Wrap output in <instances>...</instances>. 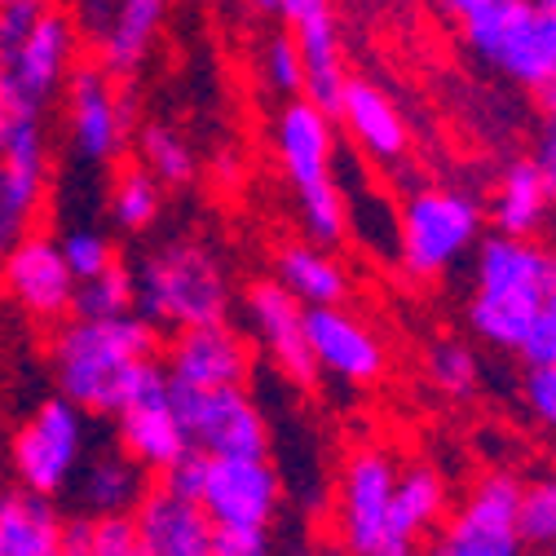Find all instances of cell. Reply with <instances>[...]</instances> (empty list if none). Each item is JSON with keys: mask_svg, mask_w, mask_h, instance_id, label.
Here are the masks:
<instances>
[{"mask_svg": "<svg viewBox=\"0 0 556 556\" xmlns=\"http://www.w3.org/2000/svg\"><path fill=\"white\" fill-rule=\"evenodd\" d=\"M132 526L147 556H213L217 547V526L203 504L168 491L164 481L147 485L142 504L132 508Z\"/></svg>", "mask_w": 556, "mask_h": 556, "instance_id": "19", "label": "cell"}, {"mask_svg": "<svg viewBox=\"0 0 556 556\" xmlns=\"http://www.w3.org/2000/svg\"><path fill=\"white\" fill-rule=\"evenodd\" d=\"M76 49H80V27L72 14L49 10L5 58V76H10V93L18 102L31 106H49V98L62 93L66 76L76 66Z\"/></svg>", "mask_w": 556, "mask_h": 556, "instance_id": "17", "label": "cell"}, {"mask_svg": "<svg viewBox=\"0 0 556 556\" xmlns=\"http://www.w3.org/2000/svg\"><path fill=\"white\" fill-rule=\"evenodd\" d=\"M485 207L459 186H420L397 213V261L410 278H442L481 243Z\"/></svg>", "mask_w": 556, "mask_h": 556, "instance_id": "5", "label": "cell"}, {"mask_svg": "<svg viewBox=\"0 0 556 556\" xmlns=\"http://www.w3.org/2000/svg\"><path fill=\"white\" fill-rule=\"evenodd\" d=\"M168 393H173L177 420L194 451H203V455H269V420L261 415L248 384L190 389V384L168 380Z\"/></svg>", "mask_w": 556, "mask_h": 556, "instance_id": "9", "label": "cell"}, {"mask_svg": "<svg viewBox=\"0 0 556 556\" xmlns=\"http://www.w3.org/2000/svg\"><path fill=\"white\" fill-rule=\"evenodd\" d=\"M543 556H556V547H547V552H543Z\"/></svg>", "mask_w": 556, "mask_h": 556, "instance_id": "50", "label": "cell"}, {"mask_svg": "<svg viewBox=\"0 0 556 556\" xmlns=\"http://www.w3.org/2000/svg\"><path fill=\"white\" fill-rule=\"evenodd\" d=\"M164 371L173 384L190 389H226V384H248L252 376V344L248 336L222 318V323H203L164 336Z\"/></svg>", "mask_w": 556, "mask_h": 556, "instance_id": "15", "label": "cell"}, {"mask_svg": "<svg viewBox=\"0 0 556 556\" xmlns=\"http://www.w3.org/2000/svg\"><path fill=\"white\" fill-rule=\"evenodd\" d=\"M521 393H526V406L534 420L556 433V367H526Z\"/></svg>", "mask_w": 556, "mask_h": 556, "instance_id": "35", "label": "cell"}, {"mask_svg": "<svg viewBox=\"0 0 556 556\" xmlns=\"http://www.w3.org/2000/svg\"><path fill=\"white\" fill-rule=\"evenodd\" d=\"M10 98H14V93H10V76H5V62H0V111L10 106Z\"/></svg>", "mask_w": 556, "mask_h": 556, "instance_id": "44", "label": "cell"}, {"mask_svg": "<svg viewBox=\"0 0 556 556\" xmlns=\"http://www.w3.org/2000/svg\"><path fill=\"white\" fill-rule=\"evenodd\" d=\"M539 106H543L547 115H556V80H552L547 89H539Z\"/></svg>", "mask_w": 556, "mask_h": 556, "instance_id": "43", "label": "cell"}, {"mask_svg": "<svg viewBox=\"0 0 556 556\" xmlns=\"http://www.w3.org/2000/svg\"><path fill=\"white\" fill-rule=\"evenodd\" d=\"M517 530L530 552L556 547V472H539L521 481V500H517Z\"/></svg>", "mask_w": 556, "mask_h": 556, "instance_id": "30", "label": "cell"}, {"mask_svg": "<svg viewBox=\"0 0 556 556\" xmlns=\"http://www.w3.org/2000/svg\"><path fill=\"white\" fill-rule=\"evenodd\" d=\"M151 485V472L137 464L128 451H93L85 455L72 491L80 500V513L89 517H119V513H132L137 504H142Z\"/></svg>", "mask_w": 556, "mask_h": 556, "instance_id": "21", "label": "cell"}, {"mask_svg": "<svg viewBox=\"0 0 556 556\" xmlns=\"http://www.w3.org/2000/svg\"><path fill=\"white\" fill-rule=\"evenodd\" d=\"M552 213H556V199H552L543 173L534 168V160L530 155L508 160L500 181H495V194H491L495 230L517 235V239H539L552 226Z\"/></svg>", "mask_w": 556, "mask_h": 556, "instance_id": "22", "label": "cell"}, {"mask_svg": "<svg viewBox=\"0 0 556 556\" xmlns=\"http://www.w3.org/2000/svg\"><path fill=\"white\" fill-rule=\"evenodd\" d=\"M305 331L309 350L318 358V371L344 380V384H376L384 376V344L380 336L340 305H305Z\"/></svg>", "mask_w": 556, "mask_h": 556, "instance_id": "18", "label": "cell"}, {"mask_svg": "<svg viewBox=\"0 0 556 556\" xmlns=\"http://www.w3.org/2000/svg\"><path fill=\"white\" fill-rule=\"evenodd\" d=\"M213 556H278L269 530H217Z\"/></svg>", "mask_w": 556, "mask_h": 556, "instance_id": "38", "label": "cell"}, {"mask_svg": "<svg viewBox=\"0 0 556 556\" xmlns=\"http://www.w3.org/2000/svg\"><path fill=\"white\" fill-rule=\"evenodd\" d=\"M429 384L446 397H472L481 384V363L468 344L459 340H438L429 350Z\"/></svg>", "mask_w": 556, "mask_h": 556, "instance_id": "31", "label": "cell"}, {"mask_svg": "<svg viewBox=\"0 0 556 556\" xmlns=\"http://www.w3.org/2000/svg\"><path fill=\"white\" fill-rule=\"evenodd\" d=\"M495 5H504V0H433V10H438L446 23H455V27H464V23L481 18V14H491Z\"/></svg>", "mask_w": 556, "mask_h": 556, "instance_id": "41", "label": "cell"}, {"mask_svg": "<svg viewBox=\"0 0 556 556\" xmlns=\"http://www.w3.org/2000/svg\"><path fill=\"white\" fill-rule=\"evenodd\" d=\"M0 296H10L36 323H62L76 305V274L62 256L58 235L27 230L0 256Z\"/></svg>", "mask_w": 556, "mask_h": 556, "instance_id": "12", "label": "cell"}, {"mask_svg": "<svg viewBox=\"0 0 556 556\" xmlns=\"http://www.w3.org/2000/svg\"><path fill=\"white\" fill-rule=\"evenodd\" d=\"M0 556H62V513L23 485L0 491Z\"/></svg>", "mask_w": 556, "mask_h": 556, "instance_id": "24", "label": "cell"}, {"mask_svg": "<svg viewBox=\"0 0 556 556\" xmlns=\"http://www.w3.org/2000/svg\"><path fill=\"white\" fill-rule=\"evenodd\" d=\"M164 14L168 0H115L111 5V23L93 45H98V62L115 80L142 72V62L151 58L155 36L164 27Z\"/></svg>", "mask_w": 556, "mask_h": 556, "instance_id": "23", "label": "cell"}, {"mask_svg": "<svg viewBox=\"0 0 556 556\" xmlns=\"http://www.w3.org/2000/svg\"><path fill=\"white\" fill-rule=\"evenodd\" d=\"M111 420H115V446L128 451L151 477H160L164 468H173L190 451V438L177 420V406L168 393L164 363H147V371L137 376L132 393L124 397V406L111 415Z\"/></svg>", "mask_w": 556, "mask_h": 556, "instance_id": "13", "label": "cell"}, {"mask_svg": "<svg viewBox=\"0 0 556 556\" xmlns=\"http://www.w3.org/2000/svg\"><path fill=\"white\" fill-rule=\"evenodd\" d=\"M164 331L142 314H115V318H85L72 314L53 323L49 336V367L62 397H72L89 420L115 415L132 393L147 363H160Z\"/></svg>", "mask_w": 556, "mask_h": 556, "instance_id": "1", "label": "cell"}, {"mask_svg": "<svg viewBox=\"0 0 556 556\" xmlns=\"http://www.w3.org/2000/svg\"><path fill=\"white\" fill-rule=\"evenodd\" d=\"M58 243H62L66 265H72V274H76V283H80V278H93V274L111 269L119 261L115 239L106 230H98V226H76V230H66Z\"/></svg>", "mask_w": 556, "mask_h": 556, "instance_id": "33", "label": "cell"}, {"mask_svg": "<svg viewBox=\"0 0 556 556\" xmlns=\"http://www.w3.org/2000/svg\"><path fill=\"white\" fill-rule=\"evenodd\" d=\"M222 5H226V0H222Z\"/></svg>", "mask_w": 556, "mask_h": 556, "instance_id": "51", "label": "cell"}, {"mask_svg": "<svg viewBox=\"0 0 556 556\" xmlns=\"http://www.w3.org/2000/svg\"><path fill=\"white\" fill-rule=\"evenodd\" d=\"M62 556H98L93 552V517L89 513L62 517Z\"/></svg>", "mask_w": 556, "mask_h": 556, "instance_id": "40", "label": "cell"}, {"mask_svg": "<svg viewBox=\"0 0 556 556\" xmlns=\"http://www.w3.org/2000/svg\"><path fill=\"white\" fill-rule=\"evenodd\" d=\"M547 309H556V283H552V292H547Z\"/></svg>", "mask_w": 556, "mask_h": 556, "instance_id": "48", "label": "cell"}, {"mask_svg": "<svg viewBox=\"0 0 556 556\" xmlns=\"http://www.w3.org/2000/svg\"><path fill=\"white\" fill-rule=\"evenodd\" d=\"M132 305H137L132 265H128V261H115L111 269H102V274H93V278H80L72 314H85V318H115V314H132Z\"/></svg>", "mask_w": 556, "mask_h": 556, "instance_id": "29", "label": "cell"}, {"mask_svg": "<svg viewBox=\"0 0 556 556\" xmlns=\"http://www.w3.org/2000/svg\"><path fill=\"white\" fill-rule=\"evenodd\" d=\"M371 556H433V552H420L415 543H389V547H380V552H371Z\"/></svg>", "mask_w": 556, "mask_h": 556, "instance_id": "42", "label": "cell"}, {"mask_svg": "<svg viewBox=\"0 0 556 556\" xmlns=\"http://www.w3.org/2000/svg\"><path fill=\"white\" fill-rule=\"evenodd\" d=\"M53 5L49 0H0V58H5Z\"/></svg>", "mask_w": 556, "mask_h": 556, "instance_id": "34", "label": "cell"}, {"mask_svg": "<svg viewBox=\"0 0 556 556\" xmlns=\"http://www.w3.org/2000/svg\"><path fill=\"white\" fill-rule=\"evenodd\" d=\"M243 309H248L256 340L265 344L269 363L278 367V376L292 380L296 389H314L318 384V358L309 350L305 305L278 283V278H256V283H248V292H243Z\"/></svg>", "mask_w": 556, "mask_h": 556, "instance_id": "16", "label": "cell"}, {"mask_svg": "<svg viewBox=\"0 0 556 556\" xmlns=\"http://www.w3.org/2000/svg\"><path fill=\"white\" fill-rule=\"evenodd\" d=\"M442 521H446V481H442V472L429 468V464L402 468L397 472V491H393L389 543H420Z\"/></svg>", "mask_w": 556, "mask_h": 556, "instance_id": "25", "label": "cell"}, {"mask_svg": "<svg viewBox=\"0 0 556 556\" xmlns=\"http://www.w3.org/2000/svg\"><path fill=\"white\" fill-rule=\"evenodd\" d=\"M203 472H207V455L203 451H186L173 468H164L155 481H164L168 491H177V495H186V500H199V491H203Z\"/></svg>", "mask_w": 556, "mask_h": 556, "instance_id": "37", "label": "cell"}, {"mask_svg": "<svg viewBox=\"0 0 556 556\" xmlns=\"http://www.w3.org/2000/svg\"><path fill=\"white\" fill-rule=\"evenodd\" d=\"M137 314L164 336L222 323L235 309V288L222 256L199 239H168L132 265Z\"/></svg>", "mask_w": 556, "mask_h": 556, "instance_id": "3", "label": "cell"}, {"mask_svg": "<svg viewBox=\"0 0 556 556\" xmlns=\"http://www.w3.org/2000/svg\"><path fill=\"white\" fill-rule=\"evenodd\" d=\"M464 45L517 89H547L556 80V18L539 0H504L491 14L459 27Z\"/></svg>", "mask_w": 556, "mask_h": 556, "instance_id": "7", "label": "cell"}, {"mask_svg": "<svg viewBox=\"0 0 556 556\" xmlns=\"http://www.w3.org/2000/svg\"><path fill=\"white\" fill-rule=\"evenodd\" d=\"M66 98V142H72L80 164L106 168L124 155L132 137V106L119 80L102 62H76L62 85Z\"/></svg>", "mask_w": 556, "mask_h": 556, "instance_id": "8", "label": "cell"}, {"mask_svg": "<svg viewBox=\"0 0 556 556\" xmlns=\"http://www.w3.org/2000/svg\"><path fill=\"white\" fill-rule=\"evenodd\" d=\"M137 160L160 177V186H173V190L190 186L194 173H199V160H194L190 142L168 124H142L137 128Z\"/></svg>", "mask_w": 556, "mask_h": 556, "instance_id": "28", "label": "cell"}, {"mask_svg": "<svg viewBox=\"0 0 556 556\" xmlns=\"http://www.w3.org/2000/svg\"><path fill=\"white\" fill-rule=\"evenodd\" d=\"M552 252H556V213H552V243H547Z\"/></svg>", "mask_w": 556, "mask_h": 556, "instance_id": "49", "label": "cell"}, {"mask_svg": "<svg viewBox=\"0 0 556 556\" xmlns=\"http://www.w3.org/2000/svg\"><path fill=\"white\" fill-rule=\"evenodd\" d=\"M89 455V415L72 397H45L10 438V477L31 495L62 500Z\"/></svg>", "mask_w": 556, "mask_h": 556, "instance_id": "6", "label": "cell"}, {"mask_svg": "<svg viewBox=\"0 0 556 556\" xmlns=\"http://www.w3.org/2000/svg\"><path fill=\"white\" fill-rule=\"evenodd\" d=\"M106 213L115 222V230L124 235H147L160 213H164V186L160 177L137 160V164H119L106 190Z\"/></svg>", "mask_w": 556, "mask_h": 556, "instance_id": "27", "label": "cell"}, {"mask_svg": "<svg viewBox=\"0 0 556 556\" xmlns=\"http://www.w3.org/2000/svg\"><path fill=\"white\" fill-rule=\"evenodd\" d=\"M393 491H397V464L384 451L363 446L344 459L336 526H340V543L350 556H371L389 543Z\"/></svg>", "mask_w": 556, "mask_h": 556, "instance_id": "14", "label": "cell"}, {"mask_svg": "<svg viewBox=\"0 0 556 556\" xmlns=\"http://www.w3.org/2000/svg\"><path fill=\"white\" fill-rule=\"evenodd\" d=\"M199 504L217 530H274L283 508V472L269 455H207Z\"/></svg>", "mask_w": 556, "mask_h": 556, "instance_id": "10", "label": "cell"}, {"mask_svg": "<svg viewBox=\"0 0 556 556\" xmlns=\"http://www.w3.org/2000/svg\"><path fill=\"white\" fill-rule=\"evenodd\" d=\"M336 124L350 132V142H354L367 160H376L380 168L406 164L410 128H406L397 102H393L380 85H371V80H363V76L344 80V93H340V102H336Z\"/></svg>", "mask_w": 556, "mask_h": 556, "instance_id": "20", "label": "cell"}, {"mask_svg": "<svg viewBox=\"0 0 556 556\" xmlns=\"http://www.w3.org/2000/svg\"><path fill=\"white\" fill-rule=\"evenodd\" d=\"M5 468H10V464H5V459H0V491H5Z\"/></svg>", "mask_w": 556, "mask_h": 556, "instance_id": "47", "label": "cell"}, {"mask_svg": "<svg viewBox=\"0 0 556 556\" xmlns=\"http://www.w3.org/2000/svg\"><path fill=\"white\" fill-rule=\"evenodd\" d=\"M556 283V252L539 239L517 235H491L477 243L472 265V301H468V327L491 350L521 354V344L534 327V318L547 305V292Z\"/></svg>", "mask_w": 556, "mask_h": 556, "instance_id": "2", "label": "cell"}, {"mask_svg": "<svg viewBox=\"0 0 556 556\" xmlns=\"http://www.w3.org/2000/svg\"><path fill=\"white\" fill-rule=\"evenodd\" d=\"M526 367H556V309L543 305V314L534 318L526 344H521V354H517Z\"/></svg>", "mask_w": 556, "mask_h": 556, "instance_id": "36", "label": "cell"}, {"mask_svg": "<svg viewBox=\"0 0 556 556\" xmlns=\"http://www.w3.org/2000/svg\"><path fill=\"white\" fill-rule=\"evenodd\" d=\"M283 556H323V552H318L314 543H292V547H288Z\"/></svg>", "mask_w": 556, "mask_h": 556, "instance_id": "45", "label": "cell"}, {"mask_svg": "<svg viewBox=\"0 0 556 556\" xmlns=\"http://www.w3.org/2000/svg\"><path fill=\"white\" fill-rule=\"evenodd\" d=\"M517 500L521 481L513 472H485L459 513L438 526L433 556H526L530 547L517 530Z\"/></svg>", "mask_w": 556, "mask_h": 556, "instance_id": "11", "label": "cell"}, {"mask_svg": "<svg viewBox=\"0 0 556 556\" xmlns=\"http://www.w3.org/2000/svg\"><path fill=\"white\" fill-rule=\"evenodd\" d=\"M530 160H534V168L543 173V181H547V190H552V199H556V115H547L543 128L534 132Z\"/></svg>", "mask_w": 556, "mask_h": 556, "instance_id": "39", "label": "cell"}, {"mask_svg": "<svg viewBox=\"0 0 556 556\" xmlns=\"http://www.w3.org/2000/svg\"><path fill=\"white\" fill-rule=\"evenodd\" d=\"M539 5H543V10H547V14L556 18V0H539Z\"/></svg>", "mask_w": 556, "mask_h": 556, "instance_id": "46", "label": "cell"}, {"mask_svg": "<svg viewBox=\"0 0 556 556\" xmlns=\"http://www.w3.org/2000/svg\"><path fill=\"white\" fill-rule=\"evenodd\" d=\"M274 278L301 305H344L350 296V274L323 243H288L274 256Z\"/></svg>", "mask_w": 556, "mask_h": 556, "instance_id": "26", "label": "cell"}, {"mask_svg": "<svg viewBox=\"0 0 556 556\" xmlns=\"http://www.w3.org/2000/svg\"><path fill=\"white\" fill-rule=\"evenodd\" d=\"M274 151L296 190L309 243H344L350 213H344V190L336 181V115L309 98H288L274 119Z\"/></svg>", "mask_w": 556, "mask_h": 556, "instance_id": "4", "label": "cell"}, {"mask_svg": "<svg viewBox=\"0 0 556 556\" xmlns=\"http://www.w3.org/2000/svg\"><path fill=\"white\" fill-rule=\"evenodd\" d=\"M261 72H265V85L278 93V98H301L305 93V62H301V49H296V36L283 27L265 40V53H261Z\"/></svg>", "mask_w": 556, "mask_h": 556, "instance_id": "32", "label": "cell"}]
</instances>
